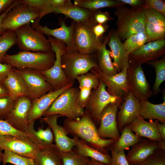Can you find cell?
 Instances as JSON below:
<instances>
[{
  "label": "cell",
  "mask_w": 165,
  "mask_h": 165,
  "mask_svg": "<svg viewBox=\"0 0 165 165\" xmlns=\"http://www.w3.org/2000/svg\"><path fill=\"white\" fill-rule=\"evenodd\" d=\"M63 127L68 134L78 138L103 154H109L110 145L115 141L112 139L101 137L95 123L85 111L83 114L78 119L66 118L64 121Z\"/></svg>",
  "instance_id": "1"
},
{
  "label": "cell",
  "mask_w": 165,
  "mask_h": 165,
  "mask_svg": "<svg viewBox=\"0 0 165 165\" xmlns=\"http://www.w3.org/2000/svg\"><path fill=\"white\" fill-rule=\"evenodd\" d=\"M116 33L122 40H125L135 34L145 33L146 20L143 7L130 8L125 5L116 8Z\"/></svg>",
  "instance_id": "2"
},
{
  "label": "cell",
  "mask_w": 165,
  "mask_h": 165,
  "mask_svg": "<svg viewBox=\"0 0 165 165\" xmlns=\"http://www.w3.org/2000/svg\"><path fill=\"white\" fill-rule=\"evenodd\" d=\"M55 60L54 53L20 51L16 54H6L5 63L17 69L31 68L41 71H46L53 66Z\"/></svg>",
  "instance_id": "3"
},
{
  "label": "cell",
  "mask_w": 165,
  "mask_h": 165,
  "mask_svg": "<svg viewBox=\"0 0 165 165\" xmlns=\"http://www.w3.org/2000/svg\"><path fill=\"white\" fill-rule=\"evenodd\" d=\"M79 92L77 87L72 86L67 89L55 99L42 116L57 114L71 119L80 118L84 113V109L80 107L77 102Z\"/></svg>",
  "instance_id": "4"
},
{
  "label": "cell",
  "mask_w": 165,
  "mask_h": 165,
  "mask_svg": "<svg viewBox=\"0 0 165 165\" xmlns=\"http://www.w3.org/2000/svg\"><path fill=\"white\" fill-rule=\"evenodd\" d=\"M61 64L65 75L73 82L78 76L88 73L93 68L98 69L95 53L66 52L61 57Z\"/></svg>",
  "instance_id": "5"
},
{
  "label": "cell",
  "mask_w": 165,
  "mask_h": 165,
  "mask_svg": "<svg viewBox=\"0 0 165 165\" xmlns=\"http://www.w3.org/2000/svg\"><path fill=\"white\" fill-rule=\"evenodd\" d=\"M93 16L83 21L75 23V42L78 51L80 53H95L104 40L105 38H97L94 32L93 28L97 24Z\"/></svg>",
  "instance_id": "6"
},
{
  "label": "cell",
  "mask_w": 165,
  "mask_h": 165,
  "mask_svg": "<svg viewBox=\"0 0 165 165\" xmlns=\"http://www.w3.org/2000/svg\"><path fill=\"white\" fill-rule=\"evenodd\" d=\"M48 37L52 51L55 54V60L51 68L41 72L51 85L52 90L56 91L64 88L71 82L65 75L61 67V57L66 53V46L62 41L50 36Z\"/></svg>",
  "instance_id": "7"
},
{
  "label": "cell",
  "mask_w": 165,
  "mask_h": 165,
  "mask_svg": "<svg viewBox=\"0 0 165 165\" xmlns=\"http://www.w3.org/2000/svg\"><path fill=\"white\" fill-rule=\"evenodd\" d=\"M15 32L16 44L22 51L32 52L52 51L48 39L42 33L33 28L30 24L21 27Z\"/></svg>",
  "instance_id": "8"
},
{
  "label": "cell",
  "mask_w": 165,
  "mask_h": 165,
  "mask_svg": "<svg viewBox=\"0 0 165 165\" xmlns=\"http://www.w3.org/2000/svg\"><path fill=\"white\" fill-rule=\"evenodd\" d=\"M106 87L100 80L99 86L91 90L85 107L84 111L90 116L95 124L99 125L101 114L108 105L123 101L124 99L110 95L107 91Z\"/></svg>",
  "instance_id": "9"
},
{
  "label": "cell",
  "mask_w": 165,
  "mask_h": 165,
  "mask_svg": "<svg viewBox=\"0 0 165 165\" xmlns=\"http://www.w3.org/2000/svg\"><path fill=\"white\" fill-rule=\"evenodd\" d=\"M32 99L28 96L17 98L4 120L15 129L31 134L35 122H28L27 118L32 105Z\"/></svg>",
  "instance_id": "10"
},
{
  "label": "cell",
  "mask_w": 165,
  "mask_h": 165,
  "mask_svg": "<svg viewBox=\"0 0 165 165\" xmlns=\"http://www.w3.org/2000/svg\"><path fill=\"white\" fill-rule=\"evenodd\" d=\"M40 20L38 18L34 20L31 24V27L44 35L62 41L66 46V52H78L75 41L74 21H73L70 26H68L63 20L60 19L59 23L60 27L52 29L47 26L41 25L39 24Z\"/></svg>",
  "instance_id": "11"
},
{
  "label": "cell",
  "mask_w": 165,
  "mask_h": 165,
  "mask_svg": "<svg viewBox=\"0 0 165 165\" xmlns=\"http://www.w3.org/2000/svg\"><path fill=\"white\" fill-rule=\"evenodd\" d=\"M39 13L24 4L17 3L6 14L2 23L6 31H15L18 28L39 18Z\"/></svg>",
  "instance_id": "12"
},
{
  "label": "cell",
  "mask_w": 165,
  "mask_h": 165,
  "mask_svg": "<svg viewBox=\"0 0 165 165\" xmlns=\"http://www.w3.org/2000/svg\"><path fill=\"white\" fill-rule=\"evenodd\" d=\"M127 78L130 91L139 100H148L153 94L141 65L129 63Z\"/></svg>",
  "instance_id": "13"
},
{
  "label": "cell",
  "mask_w": 165,
  "mask_h": 165,
  "mask_svg": "<svg viewBox=\"0 0 165 165\" xmlns=\"http://www.w3.org/2000/svg\"><path fill=\"white\" fill-rule=\"evenodd\" d=\"M0 148L2 150H9L21 156L35 160L40 152L47 147L16 137L4 135L0 136Z\"/></svg>",
  "instance_id": "14"
},
{
  "label": "cell",
  "mask_w": 165,
  "mask_h": 165,
  "mask_svg": "<svg viewBox=\"0 0 165 165\" xmlns=\"http://www.w3.org/2000/svg\"><path fill=\"white\" fill-rule=\"evenodd\" d=\"M119 101L109 103L103 109L100 119L98 133L102 138H109L115 141L120 134L117 128L116 115L118 108L123 102Z\"/></svg>",
  "instance_id": "15"
},
{
  "label": "cell",
  "mask_w": 165,
  "mask_h": 165,
  "mask_svg": "<svg viewBox=\"0 0 165 165\" xmlns=\"http://www.w3.org/2000/svg\"><path fill=\"white\" fill-rule=\"evenodd\" d=\"M16 69L24 79L32 99L39 97L52 90L51 85L41 71L28 68Z\"/></svg>",
  "instance_id": "16"
},
{
  "label": "cell",
  "mask_w": 165,
  "mask_h": 165,
  "mask_svg": "<svg viewBox=\"0 0 165 165\" xmlns=\"http://www.w3.org/2000/svg\"><path fill=\"white\" fill-rule=\"evenodd\" d=\"M165 54V39L150 42L129 55V63L141 65L158 60Z\"/></svg>",
  "instance_id": "17"
},
{
  "label": "cell",
  "mask_w": 165,
  "mask_h": 165,
  "mask_svg": "<svg viewBox=\"0 0 165 165\" xmlns=\"http://www.w3.org/2000/svg\"><path fill=\"white\" fill-rule=\"evenodd\" d=\"M127 68L112 75H107L95 68L90 71L96 75L105 84L107 87L106 90L109 94L124 98L130 91L127 78Z\"/></svg>",
  "instance_id": "18"
},
{
  "label": "cell",
  "mask_w": 165,
  "mask_h": 165,
  "mask_svg": "<svg viewBox=\"0 0 165 165\" xmlns=\"http://www.w3.org/2000/svg\"><path fill=\"white\" fill-rule=\"evenodd\" d=\"M125 98V101L119 106L120 110L116 115L117 128L119 132L139 115L140 100L130 91Z\"/></svg>",
  "instance_id": "19"
},
{
  "label": "cell",
  "mask_w": 165,
  "mask_h": 165,
  "mask_svg": "<svg viewBox=\"0 0 165 165\" xmlns=\"http://www.w3.org/2000/svg\"><path fill=\"white\" fill-rule=\"evenodd\" d=\"M74 83L71 82L59 90L50 91L39 97L33 99L31 108L27 116L28 122H35L40 119L44 112L50 108L55 99L64 90L72 87Z\"/></svg>",
  "instance_id": "20"
},
{
  "label": "cell",
  "mask_w": 165,
  "mask_h": 165,
  "mask_svg": "<svg viewBox=\"0 0 165 165\" xmlns=\"http://www.w3.org/2000/svg\"><path fill=\"white\" fill-rule=\"evenodd\" d=\"M61 115L54 114L40 119L42 122L48 124L51 128L54 137L57 148L60 152H66L72 150L74 147L73 138L68 136V134L63 126L59 125L57 120Z\"/></svg>",
  "instance_id": "21"
},
{
  "label": "cell",
  "mask_w": 165,
  "mask_h": 165,
  "mask_svg": "<svg viewBox=\"0 0 165 165\" xmlns=\"http://www.w3.org/2000/svg\"><path fill=\"white\" fill-rule=\"evenodd\" d=\"M107 35L109 38L108 44L111 49L110 56L114 60L113 65L119 73L128 67L129 64V55L116 30L111 29Z\"/></svg>",
  "instance_id": "22"
},
{
  "label": "cell",
  "mask_w": 165,
  "mask_h": 165,
  "mask_svg": "<svg viewBox=\"0 0 165 165\" xmlns=\"http://www.w3.org/2000/svg\"><path fill=\"white\" fill-rule=\"evenodd\" d=\"M157 148V142L142 138L132 146L126 155L130 165H138L150 156Z\"/></svg>",
  "instance_id": "23"
},
{
  "label": "cell",
  "mask_w": 165,
  "mask_h": 165,
  "mask_svg": "<svg viewBox=\"0 0 165 165\" xmlns=\"http://www.w3.org/2000/svg\"><path fill=\"white\" fill-rule=\"evenodd\" d=\"M158 122H147L138 115L128 126L138 136L157 142L161 139L157 127Z\"/></svg>",
  "instance_id": "24"
},
{
  "label": "cell",
  "mask_w": 165,
  "mask_h": 165,
  "mask_svg": "<svg viewBox=\"0 0 165 165\" xmlns=\"http://www.w3.org/2000/svg\"><path fill=\"white\" fill-rule=\"evenodd\" d=\"M3 83L9 96L13 100L22 96L30 97L29 92L25 82L16 68H12Z\"/></svg>",
  "instance_id": "25"
},
{
  "label": "cell",
  "mask_w": 165,
  "mask_h": 165,
  "mask_svg": "<svg viewBox=\"0 0 165 165\" xmlns=\"http://www.w3.org/2000/svg\"><path fill=\"white\" fill-rule=\"evenodd\" d=\"M76 79L79 83V90L77 102L80 107L84 108L91 90L99 86L100 79L90 71L78 76Z\"/></svg>",
  "instance_id": "26"
},
{
  "label": "cell",
  "mask_w": 165,
  "mask_h": 165,
  "mask_svg": "<svg viewBox=\"0 0 165 165\" xmlns=\"http://www.w3.org/2000/svg\"><path fill=\"white\" fill-rule=\"evenodd\" d=\"M96 11L79 6L71 2L64 7L51 9L47 14L52 13L62 14L72 19L75 23H79L93 16Z\"/></svg>",
  "instance_id": "27"
},
{
  "label": "cell",
  "mask_w": 165,
  "mask_h": 165,
  "mask_svg": "<svg viewBox=\"0 0 165 165\" xmlns=\"http://www.w3.org/2000/svg\"><path fill=\"white\" fill-rule=\"evenodd\" d=\"M109 41L107 35L98 49L95 54L98 67V69L104 73L108 75H116L118 72L113 65L111 58V50L106 48V45Z\"/></svg>",
  "instance_id": "28"
},
{
  "label": "cell",
  "mask_w": 165,
  "mask_h": 165,
  "mask_svg": "<svg viewBox=\"0 0 165 165\" xmlns=\"http://www.w3.org/2000/svg\"><path fill=\"white\" fill-rule=\"evenodd\" d=\"M75 150L80 155L90 158L106 165H110L111 156L109 154H103L89 146L77 137H73Z\"/></svg>",
  "instance_id": "29"
},
{
  "label": "cell",
  "mask_w": 165,
  "mask_h": 165,
  "mask_svg": "<svg viewBox=\"0 0 165 165\" xmlns=\"http://www.w3.org/2000/svg\"><path fill=\"white\" fill-rule=\"evenodd\" d=\"M139 115L143 119H155L165 123V100L162 103L155 104L148 100H140Z\"/></svg>",
  "instance_id": "30"
},
{
  "label": "cell",
  "mask_w": 165,
  "mask_h": 165,
  "mask_svg": "<svg viewBox=\"0 0 165 165\" xmlns=\"http://www.w3.org/2000/svg\"><path fill=\"white\" fill-rule=\"evenodd\" d=\"M119 138L110 145V152H117L128 149L140 141L142 138L134 133L128 125L125 126L121 131Z\"/></svg>",
  "instance_id": "31"
},
{
  "label": "cell",
  "mask_w": 165,
  "mask_h": 165,
  "mask_svg": "<svg viewBox=\"0 0 165 165\" xmlns=\"http://www.w3.org/2000/svg\"><path fill=\"white\" fill-rule=\"evenodd\" d=\"M35 160L37 165H63L59 151L53 143L42 149Z\"/></svg>",
  "instance_id": "32"
},
{
  "label": "cell",
  "mask_w": 165,
  "mask_h": 165,
  "mask_svg": "<svg viewBox=\"0 0 165 165\" xmlns=\"http://www.w3.org/2000/svg\"><path fill=\"white\" fill-rule=\"evenodd\" d=\"M9 135L31 141L40 145L42 142L35 135L18 130L4 120H0V136Z\"/></svg>",
  "instance_id": "33"
},
{
  "label": "cell",
  "mask_w": 165,
  "mask_h": 165,
  "mask_svg": "<svg viewBox=\"0 0 165 165\" xmlns=\"http://www.w3.org/2000/svg\"><path fill=\"white\" fill-rule=\"evenodd\" d=\"M75 5L92 11H96L105 7H116L125 5L117 0H75Z\"/></svg>",
  "instance_id": "34"
},
{
  "label": "cell",
  "mask_w": 165,
  "mask_h": 165,
  "mask_svg": "<svg viewBox=\"0 0 165 165\" xmlns=\"http://www.w3.org/2000/svg\"><path fill=\"white\" fill-rule=\"evenodd\" d=\"M148 64L153 67L155 70V81L153 87V94L156 95L160 90V86L165 80V56L160 59L149 61Z\"/></svg>",
  "instance_id": "35"
},
{
  "label": "cell",
  "mask_w": 165,
  "mask_h": 165,
  "mask_svg": "<svg viewBox=\"0 0 165 165\" xmlns=\"http://www.w3.org/2000/svg\"><path fill=\"white\" fill-rule=\"evenodd\" d=\"M15 31H7L0 35V63H5V58L9 50L16 44Z\"/></svg>",
  "instance_id": "36"
},
{
  "label": "cell",
  "mask_w": 165,
  "mask_h": 165,
  "mask_svg": "<svg viewBox=\"0 0 165 165\" xmlns=\"http://www.w3.org/2000/svg\"><path fill=\"white\" fill-rule=\"evenodd\" d=\"M151 42L145 33L134 34L130 36L123 43L127 54H130L138 49L144 44Z\"/></svg>",
  "instance_id": "37"
},
{
  "label": "cell",
  "mask_w": 165,
  "mask_h": 165,
  "mask_svg": "<svg viewBox=\"0 0 165 165\" xmlns=\"http://www.w3.org/2000/svg\"><path fill=\"white\" fill-rule=\"evenodd\" d=\"M59 152L63 165H90V158L80 155L75 148L68 151Z\"/></svg>",
  "instance_id": "38"
},
{
  "label": "cell",
  "mask_w": 165,
  "mask_h": 165,
  "mask_svg": "<svg viewBox=\"0 0 165 165\" xmlns=\"http://www.w3.org/2000/svg\"><path fill=\"white\" fill-rule=\"evenodd\" d=\"M3 165L9 163L14 165H35V160L24 157L8 150H4L2 161Z\"/></svg>",
  "instance_id": "39"
},
{
  "label": "cell",
  "mask_w": 165,
  "mask_h": 165,
  "mask_svg": "<svg viewBox=\"0 0 165 165\" xmlns=\"http://www.w3.org/2000/svg\"><path fill=\"white\" fill-rule=\"evenodd\" d=\"M142 11L146 22L165 28V15L157 10L150 8H143Z\"/></svg>",
  "instance_id": "40"
},
{
  "label": "cell",
  "mask_w": 165,
  "mask_h": 165,
  "mask_svg": "<svg viewBox=\"0 0 165 165\" xmlns=\"http://www.w3.org/2000/svg\"><path fill=\"white\" fill-rule=\"evenodd\" d=\"M19 2L37 10L40 13V20L52 8L49 0H19Z\"/></svg>",
  "instance_id": "41"
},
{
  "label": "cell",
  "mask_w": 165,
  "mask_h": 165,
  "mask_svg": "<svg viewBox=\"0 0 165 165\" xmlns=\"http://www.w3.org/2000/svg\"><path fill=\"white\" fill-rule=\"evenodd\" d=\"M145 33L151 41L165 39V28L146 22Z\"/></svg>",
  "instance_id": "42"
},
{
  "label": "cell",
  "mask_w": 165,
  "mask_h": 165,
  "mask_svg": "<svg viewBox=\"0 0 165 165\" xmlns=\"http://www.w3.org/2000/svg\"><path fill=\"white\" fill-rule=\"evenodd\" d=\"M138 165H165V151L157 148Z\"/></svg>",
  "instance_id": "43"
},
{
  "label": "cell",
  "mask_w": 165,
  "mask_h": 165,
  "mask_svg": "<svg viewBox=\"0 0 165 165\" xmlns=\"http://www.w3.org/2000/svg\"><path fill=\"white\" fill-rule=\"evenodd\" d=\"M33 133L39 140L46 143H53L54 140L53 132L48 126L45 129L40 127L38 128L37 130L34 129Z\"/></svg>",
  "instance_id": "44"
},
{
  "label": "cell",
  "mask_w": 165,
  "mask_h": 165,
  "mask_svg": "<svg viewBox=\"0 0 165 165\" xmlns=\"http://www.w3.org/2000/svg\"><path fill=\"white\" fill-rule=\"evenodd\" d=\"M16 100L9 96L0 98V120H4L13 108Z\"/></svg>",
  "instance_id": "45"
},
{
  "label": "cell",
  "mask_w": 165,
  "mask_h": 165,
  "mask_svg": "<svg viewBox=\"0 0 165 165\" xmlns=\"http://www.w3.org/2000/svg\"><path fill=\"white\" fill-rule=\"evenodd\" d=\"M142 6L143 8L155 9L165 15V1L162 0H145Z\"/></svg>",
  "instance_id": "46"
},
{
  "label": "cell",
  "mask_w": 165,
  "mask_h": 165,
  "mask_svg": "<svg viewBox=\"0 0 165 165\" xmlns=\"http://www.w3.org/2000/svg\"><path fill=\"white\" fill-rule=\"evenodd\" d=\"M111 152V162L110 165H130L127 159L124 150Z\"/></svg>",
  "instance_id": "47"
},
{
  "label": "cell",
  "mask_w": 165,
  "mask_h": 165,
  "mask_svg": "<svg viewBox=\"0 0 165 165\" xmlns=\"http://www.w3.org/2000/svg\"><path fill=\"white\" fill-rule=\"evenodd\" d=\"M93 18L97 24H106L108 20L112 19L108 12H102L99 10L95 11L93 16Z\"/></svg>",
  "instance_id": "48"
},
{
  "label": "cell",
  "mask_w": 165,
  "mask_h": 165,
  "mask_svg": "<svg viewBox=\"0 0 165 165\" xmlns=\"http://www.w3.org/2000/svg\"><path fill=\"white\" fill-rule=\"evenodd\" d=\"M108 25L107 24H97L93 28V31L97 38L103 37V35L107 30Z\"/></svg>",
  "instance_id": "49"
},
{
  "label": "cell",
  "mask_w": 165,
  "mask_h": 165,
  "mask_svg": "<svg viewBox=\"0 0 165 165\" xmlns=\"http://www.w3.org/2000/svg\"><path fill=\"white\" fill-rule=\"evenodd\" d=\"M12 68L6 63H0V82L3 83Z\"/></svg>",
  "instance_id": "50"
},
{
  "label": "cell",
  "mask_w": 165,
  "mask_h": 165,
  "mask_svg": "<svg viewBox=\"0 0 165 165\" xmlns=\"http://www.w3.org/2000/svg\"><path fill=\"white\" fill-rule=\"evenodd\" d=\"M125 5L130 6L132 9H137L141 7L144 4V0H117Z\"/></svg>",
  "instance_id": "51"
},
{
  "label": "cell",
  "mask_w": 165,
  "mask_h": 165,
  "mask_svg": "<svg viewBox=\"0 0 165 165\" xmlns=\"http://www.w3.org/2000/svg\"><path fill=\"white\" fill-rule=\"evenodd\" d=\"M49 2L52 9L64 7L71 1L70 0H49Z\"/></svg>",
  "instance_id": "52"
},
{
  "label": "cell",
  "mask_w": 165,
  "mask_h": 165,
  "mask_svg": "<svg viewBox=\"0 0 165 165\" xmlns=\"http://www.w3.org/2000/svg\"><path fill=\"white\" fill-rule=\"evenodd\" d=\"M19 2V0H15L13 3L6 10L0 15V35L3 34L6 31L3 28L2 23L3 20L6 14Z\"/></svg>",
  "instance_id": "53"
},
{
  "label": "cell",
  "mask_w": 165,
  "mask_h": 165,
  "mask_svg": "<svg viewBox=\"0 0 165 165\" xmlns=\"http://www.w3.org/2000/svg\"><path fill=\"white\" fill-rule=\"evenodd\" d=\"M15 0H0V15L6 10Z\"/></svg>",
  "instance_id": "54"
},
{
  "label": "cell",
  "mask_w": 165,
  "mask_h": 165,
  "mask_svg": "<svg viewBox=\"0 0 165 165\" xmlns=\"http://www.w3.org/2000/svg\"><path fill=\"white\" fill-rule=\"evenodd\" d=\"M158 122L157 127L161 139L165 140V123Z\"/></svg>",
  "instance_id": "55"
},
{
  "label": "cell",
  "mask_w": 165,
  "mask_h": 165,
  "mask_svg": "<svg viewBox=\"0 0 165 165\" xmlns=\"http://www.w3.org/2000/svg\"><path fill=\"white\" fill-rule=\"evenodd\" d=\"M9 96L8 92L4 84L0 82V98Z\"/></svg>",
  "instance_id": "56"
},
{
  "label": "cell",
  "mask_w": 165,
  "mask_h": 165,
  "mask_svg": "<svg viewBox=\"0 0 165 165\" xmlns=\"http://www.w3.org/2000/svg\"><path fill=\"white\" fill-rule=\"evenodd\" d=\"M158 148L165 151V140L161 139L157 142Z\"/></svg>",
  "instance_id": "57"
},
{
  "label": "cell",
  "mask_w": 165,
  "mask_h": 165,
  "mask_svg": "<svg viewBox=\"0 0 165 165\" xmlns=\"http://www.w3.org/2000/svg\"><path fill=\"white\" fill-rule=\"evenodd\" d=\"M90 165H106L93 159H90Z\"/></svg>",
  "instance_id": "58"
},
{
  "label": "cell",
  "mask_w": 165,
  "mask_h": 165,
  "mask_svg": "<svg viewBox=\"0 0 165 165\" xmlns=\"http://www.w3.org/2000/svg\"><path fill=\"white\" fill-rule=\"evenodd\" d=\"M2 150L0 148V163L2 161L3 153L2 152Z\"/></svg>",
  "instance_id": "59"
},
{
  "label": "cell",
  "mask_w": 165,
  "mask_h": 165,
  "mask_svg": "<svg viewBox=\"0 0 165 165\" xmlns=\"http://www.w3.org/2000/svg\"><path fill=\"white\" fill-rule=\"evenodd\" d=\"M35 165H37V164H35Z\"/></svg>",
  "instance_id": "60"
}]
</instances>
